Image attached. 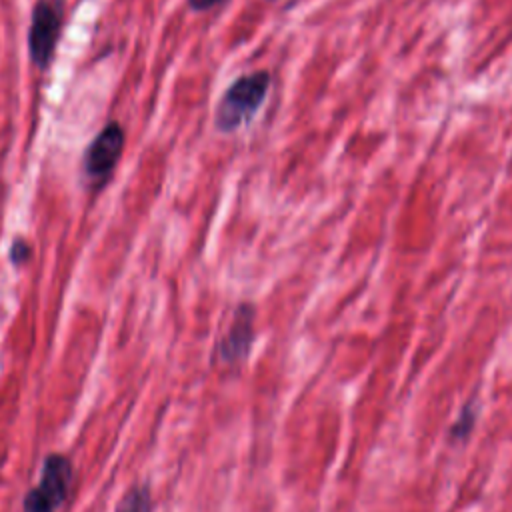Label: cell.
<instances>
[{"label":"cell","mask_w":512,"mask_h":512,"mask_svg":"<svg viewBox=\"0 0 512 512\" xmlns=\"http://www.w3.org/2000/svg\"><path fill=\"white\" fill-rule=\"evenodd\" d=\"M474 420H476V412H474V406L470 402V404L464 406V410L460 412L458 420L454 422L452 436L454 438H466L472 432V428H474Z\"/></svg>","instance_id":"cell-7"},{"label":"cell","mask_w":512,"mask_h":512,"mask_svg":"<svg viewBox=\"0 0 512 512\" xmlns=\"http://www.w3.org/2000/svg\"><path fill=\"white\" fill-rule=\"evenodd\" d=\"M124 148V130L120 124L110 122L106 124L98 136L90 142V146L86 148L84 154V172L88 174V178L102 182L106 180L116 162L120 160Z\"/></svg>","instance_id":"cell-3"},{"label":"cell","mask_w":512,"mask_h":512,"mask_svg":"<svg viewBox=\"0 0 512 512\" xmlns=\"http://www.w3.org/2000/svg\"><path fill=\"white\" fill-rule=\"evenodd\" d=\"M254 318L256 308L250 302H242L234 310L232 324L218 344V354L226 364H240L248 358L254 342Z\"/></svg>","instance_id":"cell-4"},{"label":"cell","mask_w":512,"mask_h":512,"mask_svg":"<svg viewBox=\"0 0 512 512\" xmlns=\"http://www.w3.org/2000/svg\"><path fill=\"white\" fill-rule=\"evenodd\" d=\"M150 506L152 502L148 486H134L124 494L116 512H150Z\"/></svg>","instance_id":"cell-6"},{"label":"cell","mask_w":512,"mask_h":512,"mask_svg":"<svg viewBox=\"0 0 512 512\" xmlns=\"http://www.w3.org/2000/svg\"><path fill=\"white\" fill-rule=\"evenodd\" d=\"M228 0H188V6L196 12H204V10H210V8H216L220 4H224Z\"/></svg>","instance_id":"cell-9"},{"label":"cell","mask_w":512,"mask_h":512,"mask_svg":"<svg viewBox=\"0 0 512 512\" xmlns=\"http://www.w3.org/2000/svg\"><path fill=\"white\" fill-rule=\"evenodd\" d=\"M64 8L60 0H38L32 8V20L28 30V52L36 68L50 66L60 32H62Z\"/></svg>","instance_id":"cell-2"},{"label":"cell","mask_w":512,"mask_h":512,"mask_svg":"<svg viewBox=\"0 0 512 512\" xmlns=\"http://www.w3.org/2000/svg\"><path fill=\"white\" fill-rule=\"evenodd\" d=\"M32 256V246L24 238H16L10 246V262L12 264H24Z\"/></svg>","instance_id":"cell-8"},{"label":"cell","mask_w":512,"mask_h":512,"mask_svg":"<svg viewBox=\"0 0 512 512\" xmlns=\"http://www.w3.org/2000/svg\"><path fill=\"white\" fill-rule=\"evenodd\" d=\"M70 480H72L70 460L62 454H52L44 460L40 484L34 488V492L56 510L66 500Z\"/></svg>","instance_id":"cell-5"},{"label":"cell","mask_w":512,"mask_h":512,"mask_svg":"<svg viewBox=\"0 0 512 512\" xmlns=\"http://www.w3.org/2000/svg\"><path fill=\"white\" fill-rule=\"evenodd\" d=\"M270 82L272 76L266 70H256L236 78L222 94L214 112V126L218 132L230 134L248 124L264 104Z\"/></svg>","instance_id":"cell-1"},{"label":"cell","mask_w":512,"mask_h":512,"mask_svg":"<svg viewBox=\"0 0 512 512\" xmlns=\"http://www.w3.org/2000/svg\"><path fill=\"white\" fill-rule=\"evenodd\" d=\"M270 2H272V0H270Z\"/></svg>","instance_id":"cell-10"}]
</instances>
